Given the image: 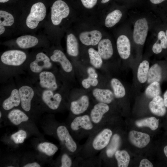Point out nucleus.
Wrapping results in <instances>:
<instances>
[{"label": "nucleus", "mask_w": 167, "mask_h": 167, "mask_svg": "<svg viewBox=\"0 0 167 167\" xmlns=\"http://www.w3.org/2000/svg\"><path fill=\"white\" fill-rule=\"evenodd\" d=\"M29 54L25 50L11 49L0 56V82L2 84L19 75L25 74L24 67Z\"/></svg>", "instance_id": "obj_1"}, {"label": "nucleus", "mask_w": 167, "mask_h": 167, "mask_svg": "<svg viewBox=\"0 0 167 167\" xmlns=\"http://www.w3.org/2000/svg\"><path fill=\"white\" fill-rule=\"evenodd\" d=\"M14 79L19 92L21 107L24 112H29L34 107L35 101L40 102L36 89L25 74L17 75Z\"/></svg>", "instance_id": "obj_2"}, {"label": "nucleus", "mask_w": 167, "mask_h": 167, "mask_svg": "<svg viewBox=\"0 0 167 167\" xmlns=\"http://www.w3.org/2000/svg\"><path fill=\"white\" fill-rule=\"evenodd\" d=\"M54 63L43 50H36L29 54L25 64L24 71L30 79L36 77L41 72L46 70L54 71Z\"/></svg>", "instance_id": "obj_3"}, {"label": "nucleus", "mask_w": 167, "mask_h": 167, "mask_svg": "<svg viewBox=\"0 0 167 167\" xmlns=\"http://www.w3.org/2000/svg\"><path fill=\"white\" fill-rule=\"evenodd\" d=\"M0 92L1 106L3 110L10 111L21 106L19 92L14 78L2 83Z\"/></svg>", "instance_id": "obj_4"}, {"label": "nucleus", "mask_w": 167, "mask_h": 167, "mask_svg": "<svg viewBox=\"0 0 167 167\" xmlns=\"http://www.w3.org/2000/svg\"><path fill=\"white\" fill-rule=\"evenodd\" d=\"M47 14L46 7L44 3L40 2L35 3L25 17V27L31 31L37 29L45 19Z\"/></svg>", "instance_id": "obj_5"}, {"label": "nucleus", "mask_w": 167, "mask_h": 167, "mask_svg": "<svg viewBox=\"0 0 167 167\" xmlns=\"http://www.w3.org/2000/svg\"><path fill=\"white\" fill-rule=\"evenodd\" d=\"M4 44L11 49L23 50L33 48H49L48 42L41 40L36 36L30 34L22 35L13 40L6 42Z\"/></svg>", "instance_id": "obj_6"}, {"label": "nucleus", "mask_w": 167, "mask_h": 167, "mask_svg": "<svg viewBox=\"0 0 167 167\" xmlns=\"http://www.w3.org/2000/svg\"><path fill=\"white\" fill-rule=\"evenodd\" d=\"M29 79L35 87L40 89L56 91L58 88L56 76L54 71H43L35 78Z\"/></svg>", "instance_id": "obj_7"}, {"label": "nucleus", "mask_w": 167, "mask_h": 167, "mask_svg": "<svg viewBox=\"0 0 167 167\" xmlns=\"http://www.w3.org/2000/svg\"><path fill=\"white\" fill-rule=\"evenodd\" d=\"M35 88L39 95L40 102L43 105L52 110H56L59 108L62 100V96L60 93Z\"/></svg>", "instance_id": "obj_8"}, {"label": "nucleus", "mask_w": 167, "mask_h": 167, "mask_svg": "<svg viewBox=\"0 0 167 167\" xmlns=\"http://www.w3.org/2000/svg\"><path fill=\"white\" fill-rule=\"evenodd\" d=\"M70 13L69 7L65 2L56 1L51 7L50 20L52 24L55 26L59 25L63 19L69 16Z\"/></svg>", "instance_id": "obj_9"}, {"label": "nucleus", "mask_w": 167, "mask_h": 167, "mask_svg": "<svg viewBox=\"0 0 167 167\" xmlns=\"http://www.w3.org/2000/svg\"><path fill=\"white\" fill-rule=\"evenodd\" d=\"M43 49L52 61L53 63H58L63 71L67 73L71 72L73 69L72 65L62 51L59 49H53L49 47Z\"/></svg>", "instance_id": "obj_10"}, {"label": "nucleus", "mask_w": 167, "mask_h": 167, "mask_svg": "<svg viewBox=\"0 0 167 167\" xmlns=\"http://www.w3.org/2000/svg\"><path fill=\"white\" fill-rule=\"evenodd\" d=\"M113 132L109 128H105L100 131L94 137L91 145L94 151L101 150L107 146L112 136Z\"/></svg>", "instance_id": "obj_11"}, {"label": "nucleus", "mask_w": 167, "mask_h": 167, "mask_svg": "<svg viewBox=\"0 0 167 167\" xmlns=\"http://www.w3.org/2000/svg\"><path fill=\"white\" fill-rule=\"evenodd\" d=\"M57 136L62 143L70 152L77 151L78 146L67 128L63 125L58 126L56 130Z\"/></svg>", "instance_id": "obj_12"}, {"label": "nucleus", "mask_w": 167, "mask_h": 167, "mask_svg": "<svg viewBox=\"0 0 167 167\" xmlns=\"http://www.w3.org/2000/svg\"><path fill=\"white\" fill-rule=\"evenodd\" d=\"M147 21L145 18L140 19L135 22L134 27L133 38L135 42L138 45L144 43L148 31Z\"/></svg>", "instance_id": "obj_13"}, {"label": "nucleus", "mask_w": 167, "mask_h": 167, "mask_svg": "<svg viewBox=\"0 0 167 167\" xmlns=\"http://www.w3.org/2000/svg\"><path fill=\"white\" fill-rule=\"evenodd\" d=\"M94 125L90 115L85 114L74 118L71 123L70 127L75 133L81 131H91L93 130Z\"/></svg>", "instance_id": "obj_14"}, {"label": "nucleus", "mask_w": 167, "mask_h": 167, "mask_svg": "<svg viewBox=\"0 0 167 167\" xmlns=\"http://www.w3.org/2000/svg\"><path fill=\"white\" fill-rule=\"evenodd\" d=\"M128 136L131 143L139 148H143L146 147L150 140V137L148 134L135 131H130Z\"/></svg>", "instance_id": "obj_15"}, {"label": "nucleus", "mask_w": 167, "mask_h": 167, "mask_svg": "<svg viewBox=\"0 0 167 167\" xmlns=\"http://www.w3.org/2000/svg\"><path fill=\"white\" fill-rule=\"evenodd\" d=\"M109 107L107 104L99 102L96 104L91 110L90 116L94 125L100 124L104 115L109 110Z\"/></svg>", "instance_id": "obj_16"}, {"label": "nucleus", "mask_w": 167, "mask_h": 167, "mask_svg": "<svg viewBox=\"0 0 167 167\" xmlns=\"http://www.w3.org/2000/svg\"><path fill=\"white\" fill-rule=\"evenodd\" d=\"M102 37L101 32L97 30L82 32L79 35V39L81 43L87 46L97 45Z\"/></svg>", "instance_id": "obj_17"}, {"label": "nucleus", "mask_w": 167, "mask_h": 167, "mask_svg": "<svg viewBox=\"0 0 167 167\" xmlns=\"http://www.w3.org/2000/svg\"><path fill=\"white\" fill-rule=\"evenodd\" d=\"M89 105V100L88 96L85 95H83L78 99L71 103L70 109L73 114L78 115L86 111Z\"/></svg>", "instance_id": "obj_18"}, {"label": "nucleus", "mask_w": 167, "mask_h": 167, "mask_svg": "<svg viewBox=\"0 0 167 167\" xmlns=\"http://www.w3.org/2000/svg\"><path fill=\"white\" fill-rule=\"evenodd\" d=\"M117 47L118 54L122 58L126 59L129 58L131 54V44L126 36L122 35L118 38Z\"/></svg>", "instance_id": "obj_19"}, {"label": "nucleus", "mask_w": 167, "mask_h": 167, "mask_svg": "<svg viewBox=\"0 0 167 167\" xmlns=\"http://www.w3.org/2000/svg\"><path fill=\"white\" fill-rule=\"evenodd\" d=\"M149 107L153 114L158 116H162L166 113V107L164 99L160 95L153 98L149 103Z\"/></svg>", "instance_id": "obj_20"}, {"label": "nucleus", "mask_w": 167, "mask_h": 167, "mask_svg": "<svg viewBox=\"0 0 167 167\" xmlns=\"http://www.w3.org/2000/svg\"><path fill=\"white\" fill-rule=\"evenodd\" d=\"M98 52L103 59L107 60L111 58L113 54L111 41L107 39L101 40L98 44Z\"/></svg>", "instance_id": "obj_21"}, {"label": "nucleus", "mask_w": 167, "mask_h": 167, "mask_svg": "<svg viewBox=\"0 0 167 167\" xmlns=\"http://www.w3.org/2000/svg\"><path fill=\"white\" fill-rule=\"evenodd\" d=\"M92 94L99 102L106 104L111 103L114 98L113 92L108 89L96 88L93 90Z\"/></svg>", "instance_id": "obj_22"}, {"label": "nucleus", "mask_w": 167, "mask_h": 167, "mask_svg": "<svg viewBox=\"0 0 167 167\" xmlns=\"http://www.w3.org/2000/svg\"><path fill=\"white\" fill-rule=\"evenodd\" d=\"M7 117L10 121L15 125H19L29 119L28 117L24 111L18 108H15L10 111Z\"/></svg>", "instance_id": "obj_23"}, {"label": "nucleus", "mask_w": 167, "mask_h": 167, "mask_svg": "<svg viewBox=\"0 0 167 167\" xmlns=\"http://www.w3.org/2000/svg\"><path fill=\"white\" fill-rule=\"evenodd\" d=\"M66 45L67 52L69 55L76 57L78 55V42L75 36L72 33H70L67 35Z\"/></svg>", "instance_id": "obj_24"}, {"label": "nucleus", "mask_w": 167, "mask_h": 167, "mask_svg": "<svg viewBox=\"0 0 167 167\" xmlns=\"http://www.w3.org/2000/svg\"><path fill=\"white\" fill-rule=\"evenodd\" d=\"M16 21L14 15L7 11L0 10V26L5 27L6 29L13 26Z\"/></svg>", "instance_id": "obj_25"}, {"label": "nucleus", "mask_w": 167, "mask_h": 167, "mask_svg": "<svg viewBox=\"0 0 167 167\" xmlns=\"http://www.w3.org/2000/svg\"><path fill=\"white\" fill-rule=\"evenodd\" d=\"M87 73L88 77L84 79L82 82L83 86L86 89L89 88L91 86H96L98 83L97 79L98 75L94 68L89 67L87 69Z\"/></svg>", "instance_id": "obj_26"}, {"label": "nucleus", "mask_w": 167, "mask_h": 167, "mask_svg": "<svg viewBox=\"0 0 167 167\" xmlns=\"http://www.w3.org/2000/svg\"><path fill=\"white\" fill-rule=\"evenodd\" d=\"M162 77V70L161 66L157 64H155L149 68L147 81L151 84L156 81L159 82Z\"/></svg>", "instance_id": "obj_27"}, {"label": "nucleus", "mask_w": 167, "mask_h": 167, "mask_svg": "<svg viewBox=\"0 0 167 167\" xmlns=\"http://www.w3.org/2000/svg\"><path fill=\"white\" fill-rule=\"evenodd\" d=\"M121 143V138L118 134L112 137L106 150V154L109 158L112 157L118 149Z\"/></svg>", "instance_id": "obj_28"}, {"label": "nucleus", "mask_w": 167, "mask_h": 167, "mask_svg": "<svg viewBox=\"0 0 167 167\" xmlns=\"http://www.w3.org/2000/svg\"><path fill=\"white\" fill-rule=\"evenodd\" d=\"M149 69V64L147 60H144L140 63L137 73L138 79L140 83H144L147 81Z\"/></svg>", "instance_id": "obj_29"}, {"label": "nucleus", "mask_w": 167, "mask_h": 167, "mask_svg": "<svg viewBox=\"0 0 167 167\" xmlns=\"http://www.w3.org/2000/svg\"><path fill=\"white\" fill-rule=\"evenodd\" d=\"M122 14L120 11L115 10L109 13L106 16L105 22V26L111 28L114 26L120 20Z\"/></svg>", "instance_id": "obj_30"}, {"label": "nucleus", "mask_w": 167, "mask_h": 167, "mask_svg": "<svg viewBox=\"0 0 167 167\" xmlns=\"http://www.w3.org/2000/svg\"><path fill=\"white\" fill-rule=\"evenodd\" d=\"M135 125L138 127H148L155 131L158 127L159 120L155 117H151L136 121Z\"/></svg>", "instance_id": "obj_31"}, {"label": "nucleus", "mask_w": 167, "mask_h": 167, "mask_svg": "<svg viewBox=\"0 0 167 167\" xmlns=\"http://www.w3.org/2000/svg\"><path fill=\"white\" fill-rule=\"evenodd\" d=\"M114 155L117 161L118 167H127L128 166L130 160V156L126 151L118 150Z\"/></svg>", "instance_id": "obj_32"}, {"label": "nucleus", "mask_w": 167, "mask_h": 167, "mask_svg": "<svg viewBox=\"0 0 167 167\" xmlns=\"http://www.w3.org/2000/svg\"><path fill=\"white\" fill-rule=\"evenodd\" d=\"M111 85L115 97L118 98H122L126 94L125 88L121 82L118 79L113 78L111 80Z\"/></svg>", "instance_id": "obj_33"}, {"label": "nucleus", "mask_w": 167, "mask_h": 167, "mask_svg": "<svg viewBox=\"0 0 167 167\" xmlns=\"http://www.w3.org/2000/svg\"><path fill=\"white\" fill-rule=\"evenodd\" d=\"M38 150L49 156L54 155L58 151V147L54 144L48 142H44L38 144Z\"/></svg>", "instance_id": "obj_34"}, {"label": "nucleus", "mask_w": 167, "mask_h": 167, "mask_svg": "<svg viewBox=\"0 0 167 167\" xmlns=\"http://www.w3.org/2000/svg\"><path fill=\"white\" fill-rule=\"evenodd\" d=\"M88 53L91 64L96 68H100L103 62L102 58L98 51L91 48L88 49Z\"/></svg>", "instance_id": "obj_35"}, {"label": "nucleus", "mask_w": 167, "mask_h": 167, "mask_svg": "<svg viewBox=\"0 0 167 167\" xmlns=\"http://www.w3.org/2000/svg\"><path fill=\"white\" fill-rule=\"evenodd\" d=\"M161 92L160 84L159 82L156 81L150 84L145 91L146 95L150 98H153L160 95Z\"/></svg>", "instance_id": "obj_36"}, {"label": "nucleus", "mask_w": 167, "mask_h": 167, "mask_svg": "<svg viewBox=\"0 0 167 167\" xmlns=\"http://www.w3.org/2000/svg\"><path fill=\"white\" fill-rule=\"evenodd\" d=\"M26 137V132L22 130H19L11 136V139L15 143L17 144L23 143Z\"/></svg>", "instance_id": "obj_37"}, {"label": "nucleus", "mask_w": 167, "mask_h": 167, "mask_svg": "<svg viewBox=\"0 0 167 167\" xmlns=\"http://www.w3.org/2000/svg\"><path fill=\"white\" fill-rule=\"evenodd\" d=\"M72 164V160L66 153L63 154L61 158V167H70Z\"/></svg>", "instance_id": "obj_38"}, {"label": "nucleus", "mask_w": 167, "mask_h": 167, "mask_svg": "<svg viewBox=\"0 0 167 167\" xmlns=\"http://www.w3.org/2000/svg\"><path fill=\"white\" fill-rule=\"evenodd\" d=\"M157 41L160 44L162 49L167 48V39L165 33L163 31H161L158 33Z\"/></svg>", "instance_id": "obj_39"}, {"label": "nucleus", "mask_w": 167, "mask_h": 167, "mask_svg": "<svg viewBox=\"0 0 167 167\" xmlns=\"http://www.w3.org/2000/svg\"><path fill=\"white\" fill-rule=\"evenodd\" d=\"M83 6L88 9L92 8L96 4L97 0H81Z\"/></svg>", "instance_id": "obj_40"}, {"label": "nucleus", "mask_w": 167, "mask_h": 167, "mask_svg": "<svg viewBox=\"0 0 167 167\" xmlns=\"http://www.w3.org/2000/svg\"><path fill=\"white\" fill-rule=\"evenodd\" d=\"M162 48L159 42L157 41L153 45L152 47L153 52L155 54L160 53L162 51Z\"/></svg>", "instance_id": "obj_41"}, {"label": "nucleus", "mask_w": 167, "mask_h": 167, "mask_svg": "<svg viewBox=\"0 0 167 167\" xmlns=\"http://www.w3.org/2000/svg\"><path fill=\"white\" fill-rule=\"evenodd\" d=\"M153 166L152 163L146 159H143L141 160L139 166V167H152Z\"/></svg>", "instance_id": "obj_42"}, {"label": "nucleus", "mask_w": 167, "mask_h": 167, "mask_svg": "<svg viewBox=\"0 0 167 167\" xmlns=\"http://www.w3.org/2000/svg\"><path fill=\"white\" fill-rule=\"evenodd\" d=\"M24 167H40L41 165L36 162L27 164L23 166Z\"/></svg>", "instance_id": "obj_43"}, {"label": "nucleus", "mask_w": 167, "mask_h": 167, "mask_svg": "<svg viewBox=\"0 0 167 167\" xmlns=\"http://www.w3.org/2000/svg\"><path fill=\"white\" fill-rule=\"evenodd\" d=\"M163 99L165 106L166 107H167V90L164 94Z\"/></svg>", "instance_id": "obj_44"}, {"label": "nucleus", "mask_w": 167, "mask_h": 167, "mask_svg": "<svg viewBox=\"0 0 167 167\" xmlns=\"http://www.w3.org/2000/svg\"><path fill=\"white\" fill-rule=\"evenodd\" d=\"M150 2L152 3L157 4L160 3L165 0H150Z\"/></svg>", "instance_id": "obj_45"}, {"label": "nucleus", "mask_w": 167, "mask_h": 167, "mask_svg": "<svg viewBox=\"0 0 167 167\" xmlns=\"http://www.w3.org/2000/svg\"><path fill=\"white\" fill-rule=\"evenodd\" d=\"M164 154L167 158V145L165 146L164 148Z\"/></svg>", "instance_id": "obj_46"}, {"label": "nucleus", "mask_w": 167, "mask_h": 167, "mask_svg": "<svg viewBox=\"0 0 167 167\" xmlns=\"http://www.w3.org/2000/svg\"><path fill=\"white\" fill-rule=\"evenodd\" d=\"M10 0H0V3H5L7 2Z\"/></svg>", "instance_id": "obj_47"}, {"label": "nucleus", "mask_w": 167, "mask_h": 167, "mask_svg": "<svg viewBox=\"0 0 167 167\" xmlns=\"http://www.w3.org/2000/svg\"><path fill=\"white\" fill-rule=\"evenodd\" d=\"M110 0H102L101 2L102 3L104 4L108 2Z\"/></svg>", "instance_id": "obj_48"}, {"label": "nucleus", "mask_w": 167, "mask_h": 167, "mask_svg": "<svg viewBox=\"0 0 167 167\" xmlns=\"http://www.w3.org/2000/svg\"><path fill=\"white\" fill-rule=\"evenodd\" d=\"M2 112H1V111H0V118L2 117Z\"/></svg>", "instance_id": "obj_49"}, {"label": "nucleus", "mask_w": 167, "mask_h": 167, "mask_svg": "<svg viewBox=\"0 0 167 167\" xmlns=\"http://www.w3.org/2000/svg\"><path fill=\"white\" fill-rule=\"evenodd\" d=\"M165 33V35H166V36L167 39V30H166Z\"/></svg>", "instance_id": "obj_50"}, {"label": "nucleus", "mask_w": 167, "mask_h": 167, "mask_svg": "<svg viewBox=\"0 0 167 167\" xmlns=\"http://www.w3.org/2000/svg\"><path fill=\"white\" fill-rule=\"evenodd\" d=\"M8 167H13V166H8Z\"/></svg>", "instance_id": "obj_51"}]
</instances>
